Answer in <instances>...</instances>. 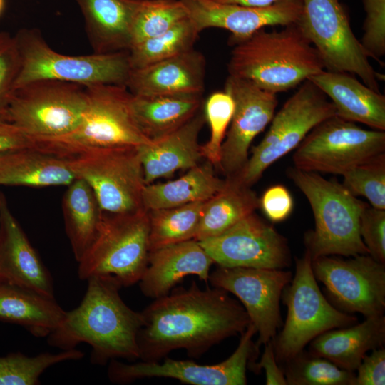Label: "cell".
Wrapping results in <instances>:
<instances>
[{
  "label": "cell",
  "mask_w": 385,
  "mask_h": 385,
  "mask_svg": "<svg viewBox=\"0 0 385 385\" xmlns=\"http://www.w3.org/2000/svg\"><path fill=\"white\" fill-rule=\"evenodd\" d=\"M138 336L140 361H160L184 349L198 358L223 340L241 334L250 323L242 304L218 288L201 289L195 281L188 288H173L155 299L142 312Z\"/></svg>",
  "instance_id": "6da1fadb"
},
{
  "label": "cell",
  "mask_w": 385,
  "mask_h": 385,
  "mask_svg": "<svg viewBox=\"0 0 385 385\" xmlns=\"http://www.w3.org/2000/svg\"><path fill=\"white\" fill-rule=\"evenodd\" d=\"M80 304L66 312L48 343L62 350L75 349L80 343L91 348V361L105 365L112 359L139 360L138 336L143 324V314L122 299L120 283L109 275L93 276Z\"/></svg>",
  "instance_id": "7a4b0ae2"
},
{
  "label": "cell",
  "mask_w": 385,
  "mask_h": 385,
  "mask_svg": "<svg viewBox=\"0 0 385 385\" xmlns=\"http://www.w3.org/2000/svg\"><path fill=\"white\" fill-rule=\"evenodd\" d=\"M230 46L228 75L274 94L324 70L318 51L297 23L279 31L262 29Z\"/></svg>",
  "instance_id": "3957f363"
},
{
  "label": "cell",
  "mask_w": 385,
  "mask_h": 385,
  "mask_svg": "<svg viewBox=\"0 0 385 385\" xmlns=\"http://www.w3.org/2000/svg\"><path fill=\"white\" fill-rule=\"evenodd\" d=\"M287 176L305 195L314 218V229L304 241L312 260L321 256L369 255L359 234V220L368 204L356 198L342 183L317 173L291 168Z\"/></svg>",
  "instance_id": "277c9868"
},
{
  "label": "cell",
  "mask_w": 385,
  "mask_h": 385,
  "mask_svg": "<svg viewBox=\"0 0 385 385\" xmlns=\"http://www.w3.org/2000/svg\"><path fill=\"white\" fill-rule=\"evenodd\" d=\"M86 88L88 105L77 128L60 137L34 138L40 149L68 157L91 148L138 147L152 141L133 115L132 93L125 86L101 84Z\"/></svg>",
  "instance_id": "5b68a950"
},
{
  "label": "cell",
  "mask_w": 385,
  "mask_h": 385,
  "mask_svg": "<svg viewBox=\"0 0 385 385\" xmlns=\"http://www.w3.org/2000/svg\"><path fill=\"white\" fill-rule=\"evenodd\" d=\"M14 36L21 58L14 90L42 79L68 81L85 86H125L131 71L128 51L69 56L54 51L37 29H21Z\"/></svg>",
  "instance_id": "8992f818"
},
{
  "label": "cell",
  "mask_w": 385,
  "mask_h": 385,
  "mask_svg": "<svg viewBox=\"0 0 385 385\" xmlns=\"http://www.w3.org/2000/svg\"><path fill=\"white\" fill-rule=\"evenodd\" d=\"M294 260V274L281 297L287 307V319L272 340L279 364L304 349L321 334L358 322L357 317L337 309L320 291L307 250L302 257Z\"/></svg>",
  "instance_id": "52a82bcc"
},
{
  "label": "cell",
  "mask_w": 385,
  "mask_h": 385,
  "mask_svg": "<svg viewBox=\"0 0 385 385\" xmlns=\"http://www.w3.org/2000/svg\"><path fill=\"white\" fill-rule=\"evenodd\" d=\"M149 230L145 209L122 214L103 212L96 236L78 262L79 279L109 275L122 287L138 283L148 265Z\"/></svg>",
  "instance_id": "ba28073f"
},
{
  "label": "cell",
  "mask_w": 385,
  "mask_h": 385,
  "mask_svg": "<svg viewBox=\"0 0 385 385\" xmlns=\"http://www.w3.org/2000/svg\"><path fill=\"white\" fill-rule=\"evenodd\" d=\"M336 115L333 103L312 81L306 80L274 114L271 125L241 170L232 177L251 187L272 164L296 149L323 120Z\"/></svg>",
  "instance_id": "9c48e42d"
},
{
  "label": "cell",
  "mask_w": 385,
  "mask_h": 385,
  "mask_svg": "<svg viewBox=\"0 0 385 385\" xmlns=\"http://www.w3.org/2000/svg\"><path fill=\"white\" fill-rule=\"evenodd\" d=\"M88 101L85 86L58 80H37L14 90L8 120L34 138L60 137L77 128Z\"/></svg>",
  "instance_id": "30bf717a"
},
{
  "label": "cell",
  "mask_w": 385,
  "mask_h": 385,
  "mask_svg": "<svg viewBox=\"0 0 385 385\" xmlns=\"http://www.w3.org/2000/svg\"><path fill=\"white\" fill-rule=\"evenodd\" d=\"M66 158L76 178L91 187L103 212L144 209L142 195L146 184L138 147L91 148Z\"/></svg>",
  "instance_id": "8fae6325"
},
{
  "label": "cell",
  "mask_w": 385,
  "mask_h": 385,
  "mask_svg": "<svg viewBox=\"0 0 385 385\" xmlns=\"http://www.w3.org/2000/svg\"><path fill=\"white\" fill-rule=\"evenodd\" d=\"M385 153L384 130H366L337 115L316 125L296 148V168L343 175Z\"/></svg>",
  "instance_id": "7c38bea8"
},
{
  "label": "cell",
  "mask_w": 385,
  "mask_h": 385,
  "mask_svg": "<svg viewBox=\"0 0 385 385\" xmlns=\"http://www.w3.org/2000/svg\"><path fill=\"white\" fill-rule=\"evenodd\" d=\"M297 22L329 71L347 72L380 92L376 72L351 30L339 0H302Z\"/></svg>",
  "instance_id": "4fadbf2b"
},
{
  "label": "cell",
  "mask_w": 385,
  "mask_h": 385,
  "mask_svg": "<svg viewBox=\"0 0 385 385\" xmlns=\"http://www.w3.org/2000/svg\"><path fill=\"white\" fill-rule=\"evenodd\" d=\"M257 334L250 322L240 334L235 351L215 364H199L192 360H176L165 356L160 361L125 363L118 359L108 362V377L116 384H128L145 378H170L191 385H245L248 364L255 361L259 348L252 339Z\"/></svg>",
  "instance_id": "5bb4252c"
},
{
  "label": "cell",
  "mask_w": 385,
  "mask_h": 385,
  "mask_svg": "<svg viewBox=\"0 0 385 385\" xmlns=\"http://www.w3.org/2000/svg\"><path fill=\"white\" fill-rule=\"evenodd\" d=\"M317 281L325 288L327 299L337 309L364 317L384 314L385 264L369 255L349 259L335 255L312 260Z\"/></svg>",
  "instance_id": "9a60e30c"
},
{
  "label": "cell",
  "mask_w": 385,
  "mask_h": 385,
  "mask_svg": "<svg viewBox=\"0 0 385 385\" xmlns=\"http://www.w3.org/2000/svg\"><path fill=\"white\" fill-rule=\"evenodd\" d=\"M292 272L284 269L217 267L210 273L208 282L214 287L235 295L255 326L260 349L272 340L282 326L279 302Z\"/></svg>",
  "instance_id": "2e32d148"
},
{
  "label": "cell",
  "mask_w": 385,
  "mask_h": 385,
  "mask_svg": "<svg viewBox=\"0 0 385 385\" xmlns=\"http://www.w3.org/2000/svg\"><path fill=\"white\" fill-rule=\"evenodd\" d=\"M198 242L220 267L284 269L292 264L287 239L255 212L222 234Z\"/></svg>",
  "instance_id": "e0dca14e"
},
{
  "label": "cell",
  "mask_w": 385,
  "mask_h": 385,
  "mask_svg": "<svg viewBox=\"0 0 385 385\" xmlns=\"http://www.w3.org/2000/svg\"><path fill=\"white\" fill-rule=\"evenodd\" d=\"M224 91L232 96L234 111L222 145L218 169L229 178L247 162L252 140L272 121L278 101L276 94L229 75Z\"/></svg>",
  "instance_id": "ac0fdd59"
},
{
  "label": "cell",
  "mask_w": 385,
  "mask_h": 385,
  "mask_svg": "<svg viewBox=\"0 0 385 385\" xmlns=\"http://www.w3.org/2000/svg\"><path fill=\"white\" fill-rule=\"evenodd\" d=\"M200 32L220 28L231 35L228 43L242 40L267 26L297 23L302 12V1H284L265 7H251L212 0H180Z\"/></svg>",
  "instance_id": "d6986e66"
},
{
  "label": "cell",
  "mask_w": 385,
  "mask_h": 385,
  "mask_svg": "<svg viewBox=\"0 0 385 385\" xmlns=\"http://www.w3.org/2000/svg\"><path fill=\"white\" fill-rule=\"evenodd\" d=\"M0 284L54 297L53 278L0 192Z\"/></svg>",
  "instance_id": "ffe728a7"
},
{
  "label": "cell",
  "mask_w": 385,
  "mask_h": 385,
  "mask_svg": "<svg viewBox=\"0 0 385 385\" xmlns=\"http://www.w3.org/2000/svg\"><path fill=\"white\" fill-rule=\"evenodd\" d=\"M212 265V258L195 239L150 251L147 267L138 282L140 292L153 299L162 297L188 275L207 283Z\"/></svg>",
  "instance_id": "44dd1931"
},
{
  "label": "cell",
  "mask_w": 385,
  "mask_h": 385,
  "mask_svg": "<svg viewBox=\"0 0 385 385\" xmlns=\"http://www.w3.org/2000/svg\"><path fill=\"white\" fill-rule=\"evenodd\" d=\"M205 73V58L193 48L132 69L125 86L134 96L203 95Z\"/></svg>",
  "instance_id": "7402d4cb"
},
{
  "label": "cell",
  "mask_w": 385,
  "mask_h": 385,
  "mask_svg": "<svg viewBox=\"0 0 385 385\" xmlns=\"http://www.w3.org/2000/svg\"><path fill=\"white\" fill-rule=\"evenodd\" d=\"M206 119L202 108L183 125L138 147L145 184L198 165L202 158L199 135Z\"/></svg>",
  "instance_id": "603a6c76"
},
{
  "label": "cell",
  "mask_w": 385,
  "mask_h": 385,
  "mask_svg": "<svg viewBox=\"0 0 385 385\" xmlns=\"http://www.w3.org/2000/svg\"><path fill=\"white\" fill-rule=\"evenodd\" d=\"M307 80L318 87L333 103L336 115L385 130V96L347 72H322Z\"/></svg>",
  "instance_id": "cb8c5ba5"
},
{
  "label": "cell",
  "mask_w": 385,
  "mask_h": 385,
  "mask_svg": "<svg viewBox=\"0 0 385 385\" xmlns=\"http://www.w3.org/2000/svg\"><path fill=\"white\" fill-rule=\"evenodd\" d=\"M94 53L129 51L132 26L143 0H74Z\"/></svg>",
  "instance_id": "d4e9b609"
},
{
  "label": "cell",
  "mask_w": 385,
  "mask_h": 385,
  "mask_svg": "<svg viewBox=\"0 0 385 385\" xmlns=\"http://www.w3.org/2000/svg\"><path fill=\"white\" fill-rule=\"evenodd\" d=\"M385 343L384 314L365 317L362 322L327 331L309 342L312 354L339 367L356 371L364 356Z\"/></svg>",
  "instance_id": "484cf974"
},
{
  "label": "cell",
  "mask_w": 385,
  "mask_h": 385,
  "mask_svg": "<svg viewBox=\"0 0 385 385\" xmlns=\"http://www.w3.org/2000/svg\"><path fill=\"white\" fill-rule=\"evenodd\" d=\"M76 176L66 157L36 148L0 153V185H68Z\"/></svg>",
  "instance_id": "4316f807"
},
{
  "label": "cell",
  "mask_w": 385,
  "mask_h": 385,
  "mask_svg": "<svg viewBox=\"0 0 385 385\" xmlns=\"http://www.w3.org/2000/svg\"><path fill=\"white\" fill-rule=\"evenodd\" d=\"M66 312L55 297L21 287L0 284V320L24 327L36 337H47Z\"/></svg>",
  "instance_id": "83f0119b"
},
{
  "label": "cell",
  "mask_w": 385,
  "mask_h": 385,
  "mask_svg": "<svg viewBox=\"0 0 385 385\" xmlns=\"http://www.w3.org/2000/svg\"><path fill=\"white\" fill-rule=\"evenodd\" d=\"M201 94L134 96L133 115L145 136L157 140L177 130L202 108Z\"/></svg>",
  "instance_id": "f1b7e54d"
},
{
  "label": "cell",
  "mask_w": 385,
  "mask_h": 385,
  "mask_svg": "<svg viewBox=\"0 0 385 385\" xmlns=\"http://www.w3.org/2000/svg\"><path fill=\"white\" fill-rule=\"evenodd\" d=\"M214 172V166L206 161L188 170L183 176L166 183L145 185L142 195L145 210H154L205 201L225 185Z\"/></svg>",
  "instance_id": "f546056e"
},
{
  "label": "cell",
  "mask_w": 385,
  "mask_h": 385,
  "mask_svg": "<svg viewBox=\"0 0 385 385\" xmlns=\"http://www.w3.org/2000/svg\"><path fill=\"white\" fill-rule=\"evenodd\" d=\"M260 199L250 187L226 178L224 187L203 207L195 240L200 241L225 232L255 212Z\"/></svg>",
  "instance_id": "4dcf8cb0"
},
{
  "label": "cell",
  "mask_w": 385,
  "mask_h": 385,
  "mask_svg": "<svg viewBox=\"0 0 385 385\" xmlns=\"http://www.w3.org/2000/svg\"><path fill=\"white\" fill-rule=\"evenodd\" d=\"M66 187L62 200L65 230L78 262L96 236L103 211L93 191L84 180L76 178Z\"/></svg>",
  "instance_id": "1f68e13d"
},
{
  "label": "cell",
  "mask_w": 385,
  "mask_h": 385,
  "mask_svg": "<svg viewBox=\"0 0 385 385\" xmlns=\"http://www.w3.org/2000/svg\"><path fill=\"white\" fill-rule=\"evenodd\" d=\"M205 201L149 210V250L195 239Z\"/></svg>",
  "instance_id": "d6a6232c"
},
{
  "label": "cell",
  "mask_w": 385,
  "mask_h": 385,
  "mask_svg": "<svg viewBox=\"0 0 385 385\" xmlns=\"http://www.w3.org/2000/svg\"><path fill=\"white\" fill-rule=\"evenodd\" d=\"M200 34L189 16L181 20L165 32L133 46L128 51L131 70L193 49Z\"/></svg>",
  "instance_id": "836d02e7"
},
{
  "label": "cell",
  "mask_w": 385,
  "mask_h": 385,
  "mask_svg": "<svg viewBox=\"0 0 385 385\" xmlns=\"http://www.w3.org/2000/svg\"><path fill=\"white\" fill-rule=\"evenodd\" d=\"M279 366L287 385H355V371L304 349Z\"/></svg>",
  "instance_id": "e575fe53"
},
{
  "label": "cell",
  "mask_w": 385,
  "mask_h": 385,
  "mask_svg": "<svg viewBox=\"0 0 385 385\" xmlns=\"http://www.w3.org/2000/svg\"><path fill=\"white\" fill-rule=\"evenodd\" d=\"M84 354L76 349L59 353L45 352L34 356L11 353L0 356V385H37L41 374L49 367L67 361L82 359Z\"/></svg>",
  "instance_id": "d590c367"
},
{
  "label": "cell",
  "mask_w": 385,
  "mask_h": 385,
  "mask_svg": "<svg viewBox=\"0 0 385 385\" xmlns=\"http://www.w3.org/2000/svg\"><path fill=\"white\" fill-rule=\"evenodd\" d=\"M188 16L180 0H143L132 26L131 48L165 32Z\"/></svg>",
  "instance_id": "8d00e7d4"
},
{
  "label": "cell",
  "mask_w": 385,
  "mask_h": 385,
  "mask_svg": "<svg viewBox=\"0 0 385 385\" xmlns=\"http://www.w3.org/2000/svg\"><path fill=\"white\" fill-rule=\"evenodd\" d=\"M203 111L210 125V137L201 145L202 158L219 168L222 145L233 114V99L225 91L214 92L204 102Z\"/></svg>",
  "instance_id": "74e56055"
},
{
  "label": "cell",
  "mask_w": 385,
  "mask_h": 385,
  "mask_svg": "<svg viewBox=\"0 0 385 385\" xmlns=\"http://www.w3.org/2000/svg\"><path fill=\"white\" fill-rule=\"evenodd\" d=\"M342 176L343 185L352 195L363 196L371 206L385 210V153L351 168Z\"/></svg>",
  "instance_id": "f35d334b"
},
{
  "label": "cell",
  "mask_w": 385,
  "mask_h": 385,
  "mask_svg": "<svg viewBox=\"0 0 385 385\" xmlns=\"http://www.w3.org/2000/svg\"><path fill=\"white\" fill-rule=\"evenodd\" d=\"M21 68V58L16 38L0 31V119L8 120L9 107Z\"/></svg>",
  "instance_id": "ab89813d"
},
{
  "label": "cell",
  "mask_w": 385,
  "mask_h": 385,
  "mask_svg": "<svg viewBox=\"0 0 385 385\" xmlns=\"http://www.w3.org/2000/svg\"><path fill=\"white\" fill-rule=\"evenodd\" d=\"M362 3L366 17L360 43L366 56L384 67L381 58L385 55V0H362Z\"/></svg>",
  "instance_id": "60d3db41"
},
{
  "label": "cell",
  "mask_w": 385,
  "mask_h": 385,
  "mask_svg": "<svg viewBox=\"0 0 385 385\" xmlns=\"http://www.w3.org/2000/svg\"><path fill=\"white\" fill-rule=\"evenodd\" d=\"M359 234L369 255L385 264V210L367 205L360 216Z\"/></svg>",
  "instance_id": "b9f144b4"
},
{
  "label": "cell",
  "mask_w": 385,
  "mask_h": 385,
  "mask_svg": "<svg viewBox=\"0 0 385 385\" xmlns=\"http://www.w3.org/2000/svg\"><path fill=\"white\" fill-rule=\"evenodd\" d=\"M260 205L267 218L274 222L286 220L293 210V199L282 185H274L267 188L260 200Z\"/></svg>",
  "instance_id": "7bdbcfd3"
},
{
  "label": "cell",
  "mask_w": 385,
  "mask_h": 385,
  "mask_svg": "<svg viewBox=\"0 0 385 385\" xmlns=\"http://www.w3.org/2000/svg\"><path fill=\"white\" fill-rule=\"evenodd\" d=\"M355 373V385H384V346L373 349L370 354H366Z\"/></svg>",
  "instance_id": "ee69618b"
},
{
  "label": "cell",
  "mask_w": 385,
  "mask_h": 385,
  "mask_svg": "<svg viewBox=\"0 0 385 385\" xmlns=\"http://www.w3.org/2000/svg\"><path fill=\"white\" fill-rule=\"evenodd\" d=\"M264 346L265 349L260 361L250 363L247 368L255 374L263 369L265 372L267 385H287L283 371L276 359L272 340Z\"/></svg>",
  "instance_id": "f6af8a7d"
},
{
  "label": "cell",
  "mask_w": 385,
  "mask_h": 385,
  "mask_svg": "<svg viewBox=\"0 0 385 385\" xmlns=\"http://www.w3.org/2000/svg\"><path fill=\"white\" fill-rule=\"evenodd\" d=\"M26 148H37L34 139L11 122L0 119V153Z\"/></svg>",
  "instance_id": "bcb514c9"
},
{
  "label": "cell",
  "mask_w": 385,
  "mask_h": 385,
  "mask_svg": "<svg viewBox=\"0 0 385 385\" xmlns=\"http://www.w3.org/2000/svg\"><path fill=\"white\" fill-rule=\"evenodd\" d=\"M220 3L234 4L251 7H265L284 1L302 0H212Z\"/></svg>",
  "instance_id": "7dc6e473"
},
{
  "label": "cell",
  "mask_w": 385,
  "mask_h": 385,
  "mask_svg": "<svg viewBox=\"0 0 385 385\" xmlns=\"http://www.w3.org/2000/svg\"><path fill=\"white\" fill-rule=\"evenodd\" d=\"M4 8V0H0V14L3 11Z\"/></svg>",
  "instance_id": "c3c4849f"
}]
</instances>
